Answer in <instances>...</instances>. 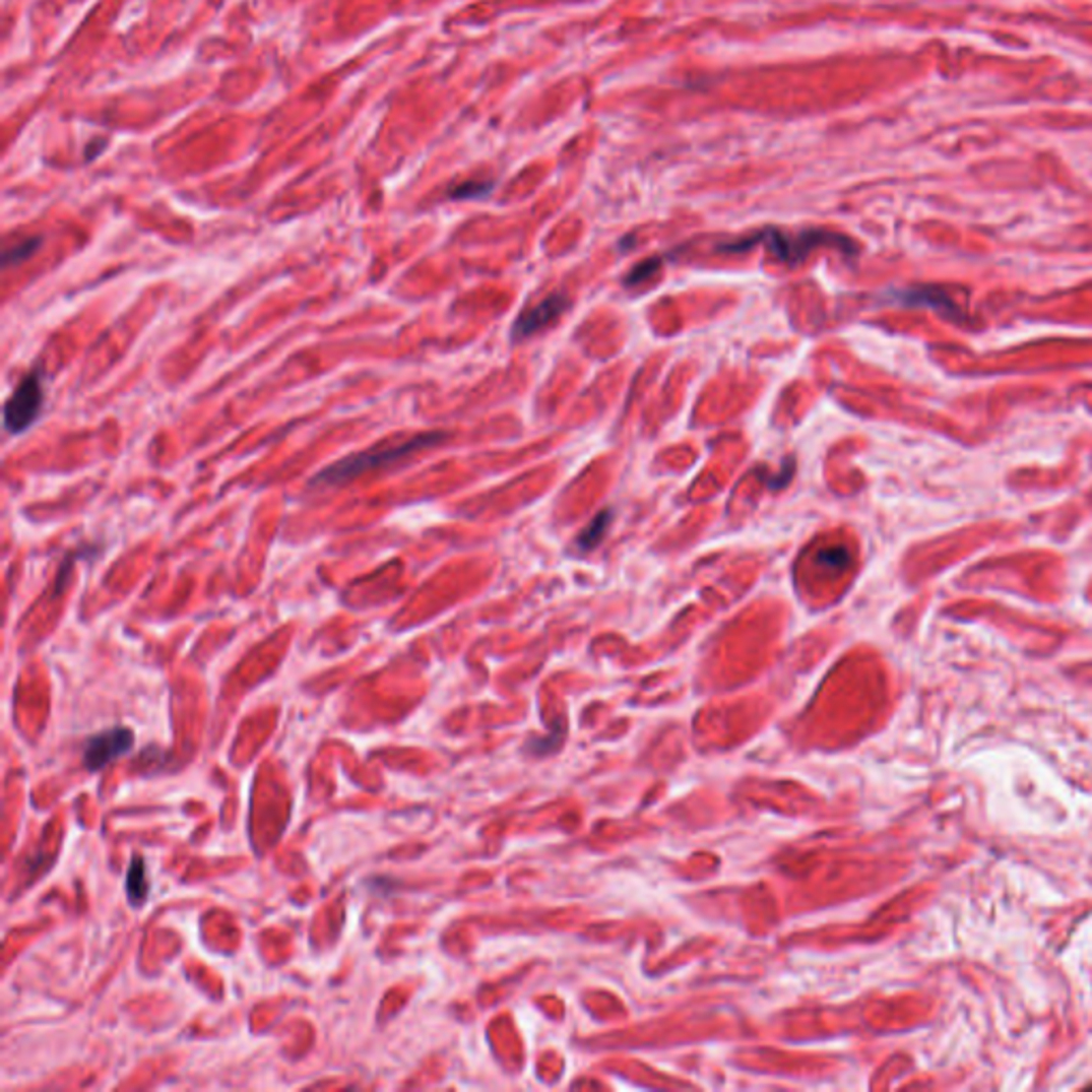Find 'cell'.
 <instances>
[{
    "label": "cell",
    "mask_w": 1092,
    "mask_h": 1092,
    "mask_svg": "<svg viewBox=\"0 0 1092 1092\" xmlns=\"http://www.w3.org/2000/svg\"><path fill=\"white\" fill-rule=\"evenodd\" d=\"M907 306H926L941 314H958L956 304L941 288H911L896 295Z\"/></svg>",
    "instance_id": "6"
},
{
    "label": "cell",
    "mask_w": 1092,
    "mask_h": 1092,
    "mask_svg": "<svg viewBox=\"0 0 1092 1092\" xmlns=\"http://www.w3.org/2000/svg\"><path fill=\"white\" fill-rule=\"evenodd\" d=\"M43 405H46L43 374L41 370H33L17 382V387L5 401V408H3L5 430L13 436L24 434L39 421Z\"/></svg>",
    "instance_id": "3"
},
{
    "label": "cell",
    "mask_w": 1092,
    "mask_h": 1092,
    "mask_svg": "<svg viewBox=\"0 0 1092 1092\" xmlns=\"http://www.w3.org/2000/svg\"><path fill=\"white\" fill-rule=\"evenodd\" d=\"M847 560H849V555H847V551L843 547L828 549V551H824L820 555V562L830 566V568H843L847 564Z\"/></svg>",
    "instance_id": "11"
},
{
    "label": "cell",
    "mask_w": 1092,
    "mask_h": 1092,
    "mask_svg": "<svg viewBox=\"0 0 1092 1092\" xmlns=\"http://www.w3.org/2000/svg\"><path fill=\"white\" fill-rule=\"evenodd\" d=\"M566 308H568V299L562 297V295H553V297L544 299V302L538 304L536 308H531L525 314H521L515 329H512V333H515V337H527L531 333H536V331L544 329L549 323H553V320L560 316Z\"/></svg>",
    "instance_id": "5"
},
{
    "label": "cell",
    "mask_w": 1092,
    "mask_h": 1092,
    "mask_svg": "<svg viewBox=\"0 0 1092 1092\" xmlns=\"http://www.w3.org/2000/svg\"><path fill=\"white\" fill-rule=\"evenodd\" d=\"M442 440H444V434H419V436H414L410 440L395 442V444H382L378 448H372V451L348 455L344 459L331 463L329 467L320 469L318 476L314 478V485H341V483H348V480H352V478H357L361 474L370 472V469L397 463L403 457H408V455L421 451V448L436 446Z\"/></svg>",
    "instance_id": "1"
},
{
    "label": "cell",
    "mask_w": 1092,
    "mask_h": 1092,
    "mask_svg": "<svg viewBox=\"0 0 1092 1092\" xmlns=\"http://www.w3.org/2000/svg\"><path fill=\"white\" fill-rule=\"evenodd\" d=\"M756 242H764L783 263H796L805 259L811 250H816L818 246H824V244H834L841 250L853 252V244L847 238H841V235L826 233V231H805L796 235H787L781 231H768L762 235H754V238H749V240H741L736 244H727L723 246V250H749Z\"/></svg>",
    "instance_id": "2"
},
{
    "label": "cell",
    "mask_w": 1092,
    "mask_h": 1092,
    "mask_svg": "<svg viewBox=\"0 0 1092 1092\" xmlns=\"http://www.w3.org/2000/svg\"><path fill=\"white\" fill-rule=\"evenodd\" d=\"M491 188H494V184L483 182V180L463 182L451 190V199H480L489 195Z\"/></svg>",
    "instance_id": "10"
},
{
    "label": "cell",
    "mask_w": 1092,
    "mask_h": 1092,
    "mask_svg": "<svg viewBox=\"0 0 1092 1092\" xmlns=\"http://www.w3.org/2000/svg\"><path fill=\"white\" fill-rule=\"evenodd\" d=\"M133 732L128 727H112L97 736H92L83 747V764L90 770H101L118 756L126 754L133 747Z\"/></svg>",
    "instance_id": "4"
},
{
    "label": "cell",
    "mask_w": 1092,
    "mask_h": 1092,
    "mask_svg": "<svg viewBox=\"0 0 1092 1092\" xmlns=\"http://www.w3.org/2000/svg\"><path fill=\"white\" fill-rule=\"evenodd\" d=\"M39 246H41V238H30V240H24L19 244H13L5 252V265H17L21 261L30 259V256L39 250Z\"/></svg>",
    "instance_id": "9"
},
{
    "label": "cell",
    "mask_w": 1092,
    "mask_h": 1092,
    "mask_svg": "<svg viewBox=\"0 0 1092 1092\" xmlns=\"http://www.w3.org/2000/svg\"><path fill=\"white\" fill-rule=\"evenodd\" d=\"M611 517H613V512H611V510L599 512V515L589 523V527L581 533V536H578V549L589 551V549H593L599 540H602L604 531H606V527H608V523H611Z\"/></svg>",
    "instance_id": "8"
},
{
    "label": "cell",
    "mask_w": 1092,
    "mask_h": 1092,
    "mask_svg": "<svg viewBox=\"0 0 1092 1092\" xmlns=\"http://www.w3.org/2000/svg\"><path fill=\"white\" fill-rule=\"evenodd\" d=\"M126 894H128V901H131L135 907H141L145 903V898L149 894V882H147V873H145V860L141 858V855H137V858H133L131 866H128V875H126Z\"/></svg>",
    "instance_id": "7"
}]
</instances>
